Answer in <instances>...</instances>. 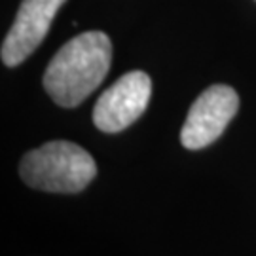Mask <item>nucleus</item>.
<instances>
[{"label": "nucleus", "instance_id": "39448f33", "mask_svg": "<svg viewBox=\"0 0 256 256\" xmlns=\"http://www.w3.org/2000/svg\"><path fill=\"white\" fill-rule=\"evenodd\" d=\"M64 2L66 0H23L2 42V63L6 66L23 63L42 44Z\"/></svg>", "mask_w": 256, "mask_h": 256}, {"label": "nucleus", "instance_id": "20e7f679", "mask_svg": "<svg viewBox=\"0 0 256 256\" xmlns=\"http://www.w3.org/2000/svg\"><path fill=\"white\" fill-rule=\"evenodd\" d=\"M152 93L150 76L142 70L124 74L99 97L93 108V124L102 133H120L135 124L146 110Z\"/></svg>", "mask_w": 256, "mask_h": 256}, {"label": "nucleus", "instance_id": "f257e3e1", "mask_svg": "<svg viewBox=\"0 0 256 256\" xmlns=\"http://www.w3.org/2000/svg\"><path fill=\"white\" fill-rule=\"evenodd\" d=\"M112 63V42L101 30H88L68 40L48 64L44 90L59 106L74 108L92 95Z\"/></svg>", "mask_w": 256, "mask_h": 256}, {"label": "nucleus", "instance_id": "7ed1b4c3", "mask_svg": "<svg viewBox=\"0 0 256 256\" xmlns=\"http://www.w3.org/2000/svg\"><path fill=\"white\" fill-rule=\"evenodd\" d=\"M239 110V97L234 88L210 86L194 101L180 129V142L188 150H200L212 144L224 133Z\"/></svg>", "mask_w": 256, "mask_h": 256}, {"label": "nucleus", "instance_id": "f03ea898", "mask_svg": "<svg viewBox=\"0 0 256 256\" xmlns=\"http://www.w3.org/2000/svg\"><path fill=\"white\" fill-rule=\"evenodd\" d=\"M97 174L95 160L88 150L68 142L54 140L23 156L19 164L21 180L42 192H82Z\"/></svg>", "mask_w": 256, "mask_h": 256}]
</instances>
